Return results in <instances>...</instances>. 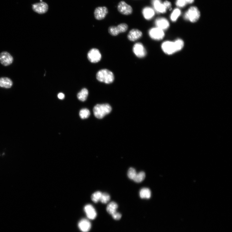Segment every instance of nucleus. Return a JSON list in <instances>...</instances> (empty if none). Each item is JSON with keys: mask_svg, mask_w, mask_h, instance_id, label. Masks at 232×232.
<instances>
[{"mask_svg": "<svg viewBox=\"0 0 232 232\" xmlns=\"http://www.w3.org/2000/svg\"><path fill=\"white\" fill-rule=\"evenodd\" d=\"M88 94L87 90L84 88L78 94L77 97L78 99L82 101H85L87 99Z\"/></svg>", "mask_w": 232, "mask_h": 232, "instance_id": "4be33fe9", "label": "nucleus"}, {"mask_svg": "<svg viewBox=\"0 0 232 232\" xmlns=\"http://www.w3.org/2000/svg\"><path fill=\"white\" fill-rule=\"evenodd\" d=\"M32 7L34 11L40 14L46 13L49 9L47 4L43 2L34 4L32 5Z\"/></svg>", "mask_w": 232, "mask_h": 232, "instance_id": "f8f14e48", "label": "nucleus"}, {"mask_svg": "<svg viewBox=\"0 0 232 232\" xmlns=\"http://www.w3.org/2000/svg\"><path fill=\"white\" fill-rule=\"evenodd\" d=\"M101 53L98 49H92L88 52L87 58L88 60L92 63L99 62L101 61Z\"/></svg>", "mask_w": 232, "mask_h": 232, "instance_id": "6e6552de", "label": "nucleus"}, {"mask_svg": "<svg viewBox=\"0 0 232 232\" xmlns=\"http://www.w3.org/2000/svg\"><path fill=\"white\" fill-rule=\"evenodd\" d=\"M137 174L135 169L133 168H130L128 171V175L130 179L133 180V179L135 177Z\"/></svg>", "mask_w": 232, "mask_h": 232, "instance_id": "c85d7f7f", "label": "nucleus"}, {"mask_svg": "<svg viewBox=\"0 0 232 232\" xmlns=\"http://www.w3.org/2000/svg\"><path fill=\"white\" fill-rule=\"evenodd\" d=\"M143 14L146 19L149 20L154 17L155 13L154 10L151 7H146L143 9Z\"/></svg>", "mask_w": 232, "mask_h": 232, "instance_id": "6ab92c4d", "label": "nucleus"}, {"mask_svg": "<svg viewBox=\"0 0 232 232\" xmlns=\"http://www.w3.org/2000/svg\"><path fill=\"white\" fill-rule=\"evenodd\" d=\"M110 197L109 194L107 193H102L100 200L103 204H106L110 200Z\"/></svg>", "mask_w": 232, "mask_h": 232, "instance_id": "cd10ccee", "label": "nucleus"}, {"mask_svg": "<svg viewBox=\"0 0 232 232\" xmlns=\"http://www.w3.org/2000/svg\"><path fill=\"white\" fill-rule=\"evenodd\" d=\"M153 4L157 12L163 13L167 11V9L163 4L161 3L160 0H153Z\"/></svg>", "mask_w": 232, "mask_h": 232, "instance_id": "f3484780", "label": "nucleus"}, {"mask_svg": "<svg viewBox=\"0 0 232 232\" xmlns=\"http://www.w3.org/2000/svg\"><path fill=\"white\" fill-rule=\"evenodd\" d=\"M133 53L137 57L141 58L147 55V51L143 44L138 42L135 44L133 48Z\"/></svg>", "mask_w": 232, "mask_h": 232, "instance_id": "0eeeda50", "label": "nucleus"}, {"mask_svg": "<svg viewBox=\"0 0 232 232\" xmlns=\"http://www.w3.org/2000/svg\"><path fill=\"white\" fill-rule=\"evenodd\" d=\"M129 28L128 25L125 23L119 24L117 26H110L108 28V32L112 36H116L120 33L125 32Z\"/></svg>", "mask_w": 232, "mask_h": 232, "instance_id": "20e7f679", "label": "nucleus"}, {"mask_svg": "<svg viewBox=\"0 0 232 232\" xmlns=\"http://www.w3.org/2000/svg\"><path fill=\"white\" fill-rule=\"evenodd\" d=\"M78 227L81 231L88 232L91 230V225L89 221L86 219L81 220L78 223Z\"/></svg>", "mask_w": 232, "mask_h": 232, "instance_id": "dca6fc26", "label": "nucleus"}, {"mask_svg": "<svg viewBox=\"0 0 232 232\" xmlns=\"http://www.w3.org/2000/svg\"><path fill=\"white\" fill-rule=\"evenodd\" d=\"M200 13L196 6H192L184 15V18L187 20L192 23H195L199 19Z\"/></svg>", "mask_w": 232, "mask_h": 232, "instance_id": "7ed1b4c3", "label": "nucleus"}, {"mask_svg": "<svg viewBox=\"0 0 232 232\" xmlns=\"http://www.w3.org/2000/svg\"><path fill=\"white\" fill-rule=\"evenodd\" d=\"M90 114V112L88 109L86 108L82 109L80 111L79 116L82 119L88 118Z\"/></svg>", "mask_w": 232, "mask_h": 232, "instance_id": "393cba45", "label": "nucleus"}, {"mask_svg": "<svg viewBox=\"0 0 232 232\" xmlns=\"http://www.w3.org/2000/svg\"><path fill=\"white\" fill-rule=\"evenodd\" d=\"M117 9L120 13L125 15H131L133 11L131 6L123 1H121L118 3Z\"/></svg>", "mask_w": 232, "mask_h": 232, "instance_id": "1a4fd4ad", "label": "nucleus"}, {"mask_svg": "<svg viewBox=\"0 0 232 232\" xmlns=\"http://www.w3.org/2000/svg\"><path fill=\"white\" fill-rule=\"evenodd\" d=\"M13 61V57L8 52L4 51L0 54V62L4 66H9Z\"/></svg>", "mask_w": 232, "mask_h": 232, "instance_id": "9d476101", "label": "nucleus"}, {"mask_svg": "<svg viewBox=\"0 0 232 232\" xmlns=\"http://www.w3.org/2000/svg\"><path fill=\"white\" fill-rule=\"evenodd\" d=\"M96 78L99 82L107 84L113 83L115 80L114 73L107 69L99 70L96 74Z\"/></svg>", "mask_w": 232, "mask_h": 232, "instance_id": "f257e3e1", "label": "nucleus"}, {"mask_svg": "<svg viewBox=\"0 0 232 232\" xmlns=\"http://www.w3.org/2000/svg\"><path fill=\"white\" fill-rule=\"evenodd\" d=\"M187 4L185 0H176V4L179 7H184Z\"/></svg>", "mask_w": 232, "mask_h": 232, "instance_id": "c756f323", "label": "nucleus"}, {"mask_svg": "<svg viewBox=\"0 0 232 232\" xmlns=\"http://www.w3.org/2000/svg\"><path fill=\"white\" fill-rule=\"evenodd\" d=\"M13 82L10 78L2 77L0 78V87L6 88H11L13 85Z\"/></svg>", "mask_w": 232, "mask_h": 232, "instance_id": "a211bd4d", "label": "nucleus"}, {"mask_svg": "<svg viewBox=\"0 0 232 232\" xmlns=\"http://www.w3.org/2000/svg\"><path fill=\"white\" fill-rule=\"evenodd\" d=\"M148 34L151 39L156 41L162 40L165 36L164 31L156 27L150 29Z\"/></svg>", "mask_w": 232, "mask_h": 232, "instance_id": "39448f33", "label": "nucleus"}, {"mask_svg": "<svg viewBox=\"0 0 232 232\" xmlns=\"http://www.w3.org/2000/svg\"><path fill=\"white\" fill-rule=\"evenodd\" d=\"M194 0H185L187 4H191L194 2Z\"/></svg>", "mask_w": 232, "mask_h": 232, "instance_id": "72a5a7b5", "label": "nucleus"}, {"mask_svg": "<svg viewBox=\"0 0 232 232\" xmlns=\"http://www.w3.org/2000/svg\"><path fill=\"white\" fill-rule=\"evenodd\" d=\"M102 193L99 191H97L92 194L91 198L95 203H97L100 201Z\"/></svg>", "mask_w": 232, "mask_h": 232, "instance_id": "a878e982", "label": "nucleus"}, {"mask_svg": "<svg viewBox=\"0 0 232 232\" xmlns=\"http://www.w3.org/2000/svg\"><path fill=\"white\" fill-rule=\"evenodd\" d=\"M143 36V33L137 29H133L129 32L128 35V38L131 41H135Z\"/></svg>", "mask_w": 232, "mask_h": 232, "instance_id": "ddd939ff", "label": "nucleus"}, {"mask_svg": "<svg viewBox=\"0 0 232 232\" xmlns=\"http://www.w3.org/2000/svg\"><path fill=\"white\" fill-rule=\"evenodd\" d=\"M163 4L166 7L167 9H168L170 10L171 9V4L170 2L168 1H166L164 2Z\"/></svg>", "mask_w": 232, "mask_h": 232, "instance_id": "2f4dec72", "label": "nucleus"}, {"mask_svg": "<svg viewBox=\"0 0 232 232\" xmlns=\"http://www.w3.org/2000/svg\"><path fill=\"white\" fill-rule=\"evenodd\" d=\"M118 208V206L117 204L115 202L112 201L108 205L107 211L109 214L112 215L116 212Z\"/></svg>", "mask_w": 232, "mask_h": 232, "instance_id": "aec40b11", "label": "nucleus"}, {"mask_svg": "<svg viewBox=\"0 0 232 232\" xmlns=\"http://www.w3.org/2000/svg\"><path fill=\"white\" fill-rule=\"evenodd\" d=\"M112 217L115 220H119L121 218L122 215L121 213L117 212L112 215Z\"/></svg>", "mask_w": 232, "mask_h": 232, "instance_id": "7c9ffc66", "label": "nucleus"}, {"mask_svg": "<svg viewBox=\"0 0 232 232\" xmlns=\"http://www.w3.org/2000/svg\"><path fill=\"white\" fill-rule=\"evenodd\" d=\"M58 98L59 99L61 100L64 99L65 98V95L62 93H59L58 94Z\"/></svg>", "mask_w": 232, "mask_h": 232, "instance_id": "473e14b6", "label": "nucleus"}, {"mask_svg": "<svg viewBox=\"0 0 232 232\" xmlns=\"http://www.w3.org/2000/svg\"><path fill=\"white\" fill-rule=\"evenodd\" d=\"M40 2H42V0H40Z\"/></svg>", "mask_w": 232, "mask_h": 232, "instance_id": "f704fd0d", "label": "nucleus"}, {"mask_svg": "<svg viewBox=\"0 0 232 232\" xmlns=\"http://www.w3.org/2000/svg\"><path fill=\"white\" fill-rule=\"evenodd\" d=\"M140 196L142 199L150 198L151 197V191L147 188H142L140 191Z\"/></svg>", "mask_w": 232, "mask_h": 232, "instance_id": "412c9836", "label": "nucleus"}, {"mask_svg": "<svg viewBox=\"0 0 232 232\" xmlns=\"http://www.w3.org/2000/svg\"><path fill=\"white\" fill-rule=\"evenodd\" d=\"M146 174L145 172L141 171L137 174L135 177L133 179V180L136 183H141L144 180Z\"/></svg>", "mask_w": 232, "mask_h": 232, "instance_id": "5701e85b", "label": "nucleus"}, {"mask_svg": "<svg viewBox=\"0 0 232 232\" xmlns=\"http://www.w3.org/2000/svg\"><path fill=\"white\" fill-rule=\"evenodd\" d=\"M112 108L108 104H97L93 108L95 116L98 119H102L110 113Z\"/></svg>", "mask_w": 232, "mask_h": 232, "instance_id": "f03ea898", "label": "nucleus"}, {"mask_svg": "<svg viewBox=\"0 0 232 232\" xmlns=\"http://www.w3.org/2000/svg\"><path fill=\"white\" fill-rule=\"evenodd\" d=\"M177 52L181 50L184 46L183 41L181 39H178L174 41Z\"/></svg>", "mask_w": 232, "mask_h": 232, "instance_id": "bb28decb", "label": "nucleus"}, {"mask_svg": "<svg viewBox=\"0 0 232 232\" xmlns=\"http://www.w3.org/2000/svg\"><path fill=\"white\" fill-rule=\"evenodd\" d=\"M155 23L156 27L163 31L168 29L170 27L169 22L166 18H160L157 19L155 20Z\"/></svg>", "mask_w": 232, "mask_h": 232, "instance_id": "4468645a", "label": "nucleus"}, {"mask_svg": "<svg viewBox=\"0 0 232 232\" xmlns=\"http://www.w3.org/2000/svg\"><path fill=\"white\" fill-rule=\"evenodd\" d=\"M84 210L88 219L94 220L96 218L97 213L95 209L92 205H86L84 207Z\"/></svg>", "mask_w": 232, "mask_h": 232, "instance_id": "2eb2a0df", "label": "nucleus"}, {"mask_svg": "<svg viewBox=\"0 0 232 232\" xmlns=\"http://www.w3.org/2000/svg\"><path fill=\"white\" fill-rule=\"evenodd\" d=\"M108 13V10L106 6L97 7L94 11V15L96 19L101 20L106 17Z\"/></svg>", "mask_w": 232, "mask_h": 232, "instance_id": "9b49d317", "label": "nucleus"}, {"mask_svg": "<svg viewBox=\"0 0 232 232\" xmlns=\"http://www.w3.org/2000/svg\"><path fill=\"white\" fill-rule=\"evenodd\" d=\"M161 48L164 53L168 55L173 54L177 52L174 42H164L162 44Z\"/></svg>", "mask_w": 232, "mask_h": 232, "instance_id": "423d86ee", "label": "nucleus"}, {"mask_svg": "<svg viewBox=\"0 0 232 232\" xmlns=\"http://www.w3.org/2000/svg\"><path fill=\"white\" fill-rule=\"evenodd\" d=\"M181 11L179 9H176L174 10L171 15V19L172 21H176L181 14Z\"/></svg>", "mask_w": 232, "mask_h": 232, "instance_id": "b1692460", "label": "nucleus"}]
</instances>
